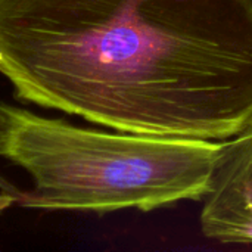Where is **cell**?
Here are the masks:
<instances>
[{"instance_id":"obj_1","label":"cell","mask_w":252,"mask_h":252,"mask_svg":"<svg viewBox=\"0 0 252 252\" xmlns=\"http://www.w3.org/2000/svg\"><path fill=\"white\" fill-rule=\"evenodd\" d=\"M0 72L115 131L227 140L252 120V0H0Z\"/></svg>"},{"instance_id":"obj_2","label":"cell","mask_w":252,"mask_h":252,"mask_svg":"<svg viewBox=\"0 0 252 252\" xmlns=\"http://www.w3.org/2000/svg\"><path fill=\"white\" fill-rule=\"evenodd\" d=\"M0 157L32 180L21 204L58 211H152L204 199L221 143L106 133L1 105Z\"/></svg>"},{"instance_id":"obj_3","label":"cell","mask_w":252,"mask_h":252,"mask_svg":"<svg viewBox=\"0 0 252 252\" xmlns=\"http://www.w3.org/2000/svg\"><path fill=\"white\" fill-rule=\"evenodd\" d=\"M201 229L219 242L252 244V120L221 143Z\"/></svg>"},{"instance_id":"obj_4","label":"cell","mask_w":252,"mask_h":252,"mask_svg":"<svg viewBox=\"0 0 252 252\" xmlns=\"http://www.w3.org/2000/svg\"><path fill=\"white\" fill-rule=\"evenodd\" d=\"M13 202H15V198L12 195L4 193V192H0V213L4 211L6 208H9Z\"/></svg>"},{"instance_id":"obj_5","label":"cell","mask_w":252,"mask_h":252,"mask_svg":"<svg viewBox=\"0 0 252 252\" xmlns=\"http://www.w3.org/2000/svg\"><path fill=\"white\" fill-rule=\"evenodd\" d=\"M3 127H4V117H3V109L0 105V145H1V137H3Z\"/></svg>"}]
</instances>
